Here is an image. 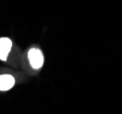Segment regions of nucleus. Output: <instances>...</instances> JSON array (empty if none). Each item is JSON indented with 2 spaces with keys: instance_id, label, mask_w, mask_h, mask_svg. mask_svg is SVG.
Segmentation results:
<instances>
[{
  "instance_id": "1",
  "label": "nucleus",
  "mask_w": 122,
  "mask_h": 114,
  "mask_svg": "<svg viewBox=\"0 0 122 114\" xmlns=\"http://www.w3.org/2000/svg\"><path fill=\"white\" fill-rule=\"evenodd\" d=\"M27 57L30 66L34 69H40L44 65V55L39 48L32 47L27 52Z\"/></svg>"
},
{
  "instance_id": "2",
  "label": "nucleus",
  "mask_w": 122,
  "mask_h": 114,
  "mask_svg": "<svg viewBox=\"0 0 122 114\" xmlns=\"http://www.w3.org/2000/svg\"><path fill=\"white\" fill-rule=\"evenodd\" d=\"M12 48V40L8 37H0V60L6 61Z\"/></svg>"
},
{
  "instance_id": "3",
  "label": "nucleus",
  "mask_w": 122,
  "mask_h": 114,
  "mask_svg": "<svg viewBox=\"0 0 122 114\" xmlns=\"http://www.w3.org/2000/svg\"><path fill=\"white\" fill-rule=\"evenodd\" d=\"M15 78L9 74L0 75V91H7L14 87Z\"/></svg>"
}]
</instances>
